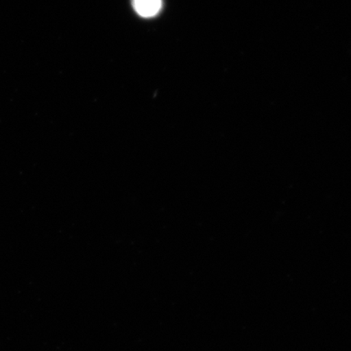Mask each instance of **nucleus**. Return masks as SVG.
<instances>
[{"label": "nucleus", "mask_w": 351, "mask_h": 351, "mask_svg": "<svg viewBox=\"0 0 351 351\" xmlns=\"http://www.w3.org/2000/svg\"><path fill=\"white\" fill-rule=\"evenodd\" d=\"M134 8L140 16L152 17L160 12L162 0H133Z\"/></svg>", "instance_id": "obj_1"}]
</instances>
